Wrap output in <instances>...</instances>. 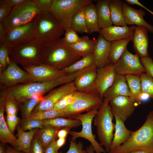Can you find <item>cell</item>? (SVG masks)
<instances>
[{
  "instance_id": "31",
  "label": "cell",
  "mask_w": 153,
  "mask_h": 153,
  "mask_svg": "<svg viewBox=\"0 0 153 153\" xmlns=\"http://www.w3.org/2000/svg\"><path fill=\"white\" fill-rule=\"evenodd\" d=\"M81 38L78 42L67 46L82 57L93 54L96 40L91 39L87 35Z\"/></svg>"
},
{
  "instance_id": "2",
  "label": "cell",
  "mask_w": 153,
  "mask_h": 153,
  "mask_svg": "<svg viewBox=\"0 0 153 153\" xmlns=\"http://www.w3.org/2000/svg\"><path fill=\"white\" fill-rule=\"evenodd\" d=\"M42 44V63L62 70L82 57L65 44L62 38Z\"/></svg>"
},
{
  "instance_id": "21",
  "label": "cell",
  "mask_w": 153,
  "mask_h": 153,
  "mask_svg": "<svg viewBox=\"0 0 153 153\" xmlns=\"http://www.w3.org/2000/svg\"><path fill=\"white\" fill-rule=\"evenodd\" d=\"M111 43L100 34L96 40L93 54L95 64L97 68L108 64Z\"/></svg>"
},
{
  "instance_id": "22",
  "label": "cell",
  "mask_w": 153,
  "mask_h": 153,
  "mask_svg": "<svg viewBox=\"0 0 153 153\" xmlns=\"http://www.w3.org/2000/svg\"><path fill=\"white\" fill-rule=\"evenodd\" d=\"M133 26H111L100 29L98 33L106 40L112 42L132 37Z\"/></svg>"
},
{
  "instance_id": "24",
  "label": "cell",
  "mask_w": 153,
  "mask_h": 153,
  "mask_svg": "<svg viewBox=\"0 0 153 153\" xmlns=\"http://www.w3.org/2000/svg\"><path fill=\"white\" fill-rule=\"evenodd\" d=\"M5 111V98L0 96V140L4 144L8 143L15 147L18 144L17 139L10 131L6 122L4 116Z\"/></svg>"
},
{
  "instance_id": "54",
  "label": "cell",
  "mask_w": 153,
  "mask_h": 153,
  "mask_svg": "<svg viewBox=\"0 0 153 153\" xmlns=\"http://www.w3.org/2000/svg\"><path fill=\"white\" fill-rule=\"evenodd\" d=\"M125 1L129 4L132 5H137L145 9L147 11L149 10V9L142 4L138 0H125Z\"/></svg>"
},
{
  "instance_id": "15",
  "label": "cell",
  "mask_w": 153,
  "mask_h": 153,
  "mask_svg": "<svg viewBox=\"0 0 153 153\" xmlns=\"http://www.w3.org/2000/svg\"><path fill=\"white\" fill-rule=\"evenodd\" d=\"M30 75L33 82H46L57 79L67 74L62 70L42 64L24 67Z\"/></svg>"
},
{
  "instance_id": "45",
  "label": "cell",
  "mask_w": 153,
  "mask_h": 153,
  "mask_svg": "<svg viewBox=\"0 0 153 153\" xmlns=\"http://www.w3.org/2000/svg\"><path fill=\"white\" fill-rule=\"evenodd\" d=\"M35 6L41 13L49 12L53 0H32Z\"/></svg>"
},
{
  "instance_id": "25",
  "label": "cell",
  "mask_w": 153,
  "mask_h": 153,
  "mask_svg": "<svg viewBox=\"0 0 153 153\" xmlns=\"http://www.w3.org/2000/svg\"><path fill=\"white\" fill-rule=\"evenodd\" d=\"M114 116L116 121L115 132L110 150L118 147L126 143L129 138L131 131L126 127L124 122L119 117L116 115L114 114Z\"/></svg>"
},
{
  "instance_id": "37",
  "label": "cell",
  "mask_w": 153,
  "mask_h": 153,
  "mask_svg": "<svg viewBox=\"0 0 153 153\" xmlns=\"http://www.w3.org/2000/svg\"><path fill=\"white\" fill-rule=\"evenodd\" d=\"M95 64L93 54L84 57L69 67L62 70L67 74L77 72Z\"/></svg>"
},
{
  "instance_id": "33",
  "label": "cell",
  "mask_w": 153,
  "mask_h": 153,
  "mask_svg": "<svg viewBox=\"0 0 153 153\" xmlns=\"http://www.w3.org/2000/svg\"><path fill=\"white\" fill-rule=\"evenodd\" d=\"M123 2L120 0H110L109 6L111 20L113 24L116 26H127L123 12Z\"/></svg>"
},
{
  "instance_id": "39",
  "label": "cell",
  "mask_w": 153,
  "mask_h": 153,
  "mask_svg": "<svg viewBox=\"0 0 153 153\" xmlns=\"http://www.w3.org/2000/svg\"><path fill=\"white\" fill-rule=\"evenodd\" d=\"M71 27L76 32L89 34L83 9L77 12L73 16Z\"/></svg>"
},
{
  "instance_id": "1",
  "label": "cell",
  "mask_w": 153,
  "mask_h": 153,
  "mask_svg": "<svg viewBox=\"0 0 153 153\" xmlns=\"http://www.w3.org/2000/svg\"><path fill=\"white\" fill-rule=\"evenodd\" d=\"M77 72L69 73L55 80L46 82H34L20 84L1 90L0 95H11L18 103L38 95H43L63 84L73 81Z\"/></svg>"
},
{
  "instance_id": "18",
  "label": "cell",
  "mask_w": 153,
  "mask_h": 153,
  "mask_svg": "<svg viewBox=\"0 0 153 153\" xmlns=\"http://www.w3.org/2000/svg\"><path fill=\"white\" fill-rule=\"evenodd\" d=\"M114 114L125 122L133 113L136 107L130 97L119 96L109 101Z\"/></svg>"
},
{
  "instance_id": "30",
  "label": "cell",
  "mask_w": 153,
  "mask_h": 153,
  "mask_svg": "<svg viewBox=\"0 0 153 153\" xmlns=\"http://www.w3.org/2000/svg\"><path fill=\"white\" fill-rule=\"evenodd\" d=\"M132 39L131 37L111 42L108 64L114 65L117 62L127 49L128 44Z\"/></svg>"
},
{
  "instance_id": "3",
  "label": "cell",
  "mask_w": 153,
  "mask_h": 153,
  "mask_svg": "<svg viewBox=\"0 0 153 153\" xmlns=\"http://www.w3.org/2000/svg\"><path fill=\"white\" fill-rule=\"evenodd\" d=\"M141 150L153 153V110L150 112L143 125L131 131L130 136L125 143L110 150L109 153H128Z\"/></svg>"
},
{
  "instance_id": "35",
  "label": "cell",
  "mask_w": 153,
  "mask_h": 153,
  "mask_svg": "<svg viewBox=\"0 0 153 153\" xmlns=\"http://www.w3.org/2000/svg\"><path fill=\"white\" fill-rule=\"evenodd\" d=\"M42 121L44 126H52L61 128H67L70 129L73 128L77 127L81 124L79 120L61 117Z\"/></svg>"
},
{
  "instance_id": "6",
  "label": "cell",
  "mask_w": 153,
  "mask_h": 153,
  "mask_svg": "<svg viewBox=\"0 0 153 153\" xmlns=\"http://www.w3.org/2000/svg\"><path fill=\"white\" fill-rule=\"evenodd\" d=\"M92 3L91 0H53L49 12L65 30L71 27L74 15Z\"/></svg>"
},
{
  "instance_id": "5",
  "label": "cell",
  "mask_w": 153,
  "mask_h": 153,
  "mask_svg": "<svg viewBox=\"0 0 153 153\" xmlns=\"http://www.w3.org/2000/svg\"><path fill=\"white\" fill-rule=\"evenodd\" d=\"M9 50L11 58L23 68L42 64V44L35 38L9 48Z\"/></svg>"
},
{
  "instance_id": "43",
  "label": "cell",
  "mask_w": 153,
  "mask_h": 153,
  "mask_svg": "<svg viewBox=\"0 0 153 153\" xmlns=\"http://www.w3.org/2000/svg\"><path fill=\"white\" fill-rule=\"evenodd\" d=\"M19 125L24 131L31 130L34 129H41L43 127L42 120H22Z\"/></svg>"
},
{
  "instance_id": "13",
  "label": "cell",
  "mask_w": 153,
  "mask_h": 153,
  "mask_svg": "<svg viewBox=\"0 0 153 153\" xmlns=\"http://www.w3.org/2000/svg\"><path fill=\"white\" fill-rule=\"evenodd\" d=\"M37 19L6 32L3 44L11 48L35 38L34 28Z\"/></svg>"
},
{
  "instance_id": "57",
  "label": "cell",
  "mask_w": 153,
  "mask_h": 153,
  "mask_svg": "<svg viewBox=\"0 0 153 153\" xmlns=\"http://www.w3.org/2000/svg\"><path fill=\"white\" fill-rule=\"evenodd\" d=\"M86 150L88 153H94L95 152L93 147L91 144L87 147Z\"/></svg>"
},
{
  "instance_id": "11",
  "label": "cell",
  "mask_w": 153,
  "mask_h": 153,
  "mask_svg": "<svg viewBox=\"0 0 153 153\" xmlns=\"http://www.w3.org/2000/svg\"><path fill=\"white\" fill-rule=\"evenodd\" d=\"M32 82L30 75L11 58L7 67L0 75L1 90Z\"/></svg>"
},
{
  "instance_id": "46",
  "label": "cell",
  "mask_w": 153,
  "mask_h": 153,
  "mask_svg": "<svg viewBox=\"0 0 153 153\" xmlns=\"http://www.w3.org/2000/svg\"><path fill=\"white\" fill-rule=\"evenodd\" d=\"M57 153H63L58 152ZM65 153H88L86 150L83 149L82 143L80 141L76 143L75 141H70V145L68 151Z\"/></svg>"
},
{
  "instance_id": "50",
  "label": "cell",
  "mask_w": 153,
  "mask_h": 153,
  "mask_svg": "<svg viewBox=\"0 0 153 153\" xmlns=\"http://www.w3.org/2000/svg\"><path fill=\"white\" fill-rule=\"evenodd\" d=\"M25 0H1L0 3H4L13 8L20 4Z\"/></svg>"
},
{
  "instance_id": "49",
  "label": "cell",
  "mask_w": 153,
  "mask_h": 153,
  "mask_svg": "<svg viewBox=\"0 0 153 153\" xmlns=\"http://www.w3.org/2000/svg\"><path fill=\"white\" fill-rule=\"evenodd\" d=\"M12 8L6 4L0 3V23L3 22L10 13Z\"/></svg>"
},
{
  "instance_id": "32",
  "label": "cell",
  "mask_w": 153,
  "mask_h": 153,
  "mask_svg": "<svg viewBox=\"0 0 153 153\" xmlns=\"http://www.w3.org/2000/svg\"><path fill=\"white\" fill-rule=\"evenodd\" d=\"M89 34L98 32L100 28L99 26L97 14L95 5L92 3L83 9Z\"/></svg>"
},
{
  "instance_id": "10",
  "label": "cell",
  "mask_w": 153,
  "mask_h": 153,
  "mask_svg": "<svg viewBox=\"0 0 153 153\" xmlns=\"http://www.w3.org/2000/svg\"><path fill=\"white\" fill-rule=\"evenodd\" d=\"M98 109H95L84 114H80L74 119L79 120L82 128L80 132L71 130L69 134L72 137L71 140L75 141L78 138L81 137L88 141L92 145L96 153H105L106 152L100 143L95 140L96 135L92 133V123L94 118L97 114Z\"/></svg>"
},
{
  "instance_id": "44",
  "label": "cell",
  "mask_w": 153,
  "mask_h": 153,
  "mask_svg": "<svg viewBox=\"0 0 153 153\" xmlns=\"http://www.w3.org/2000/svg\"><path fill=\"white\" fill-rule=\"evenodd\" d=\"M62 39L65 44L69 45L78 42L80 41L81 38L78 36L76 32L71 27L65 30L64 37Z\"/></svg>"
},
{
  "instance_id": "60",
  "label": "cell",
  "mask_w": 153,
  "mask_h": 153,
  "mask_svg": "<svg viewBox=\"0 0 153 153\" xmlns=\"http://www.w3.org/2000/svg\"><path fill=\"white\" fill-rule=\"evenodd\" d=\"M148 11L153 15V12L150 10H149Z\"/></svg>"
},
{
  "instance_id": "48",
  "label": "cell",
  "mask_w": 153,
  "mask_h": 153,
  "mask_svg": "<svg viewBox=\"0 0 153 153\" xmlns=\"http://www.w3.org/2000/svg\"><path fill=\"white\" fill-rule=\"evenodd\" d=\"M141 62L144 67L146 73L153 78V60L149 56L140 58Z\"/></svg>"
},
{
  "instance_id": "19",
  "label": "cell",
  "mask_w": 153,
  "mask_h": 153,
  "mask_svg": "<svg viewBox=\"0 0 153 153\" xmlns=\"http://www.w3.org/2000/svg\"><path fill=\"white\" fill-rule=\"evenodd\" d=\"M132 41L135 54L140 58L149 56L148 52V30L141 26L133 25Z\"/></svg>"
},
{
  "instance_id": "59",
  "label": "cell",
  "mask_w": 153,
  "mask_h": 153,
  "mask_svg": "<svg viewBox=\"0 0 153 153\" xmlns=\"http://www.w3.org/2000/svg\"><path fill=\"white\" fill-rule=\"evenodd\" d=\"M128 153H148V152L146 151H144L143 150H138L133 151L131 152H129Z\"/></svg>"
},
{
  "instance_id": "20",
  "label": "cell",
  "mask_w": 153,
  "mask_h": 153,
  "mask_svg": "<svg viewBox=\"0 0 153 153\" xmlns=\"http://www.w3.org/2000/svg\"><path fill=\"white\" fill-rule=\"evenodd\" d=\"M122 8L127 24L143 26L146 27L150 32L153 33V26L147 23L143 18L146 14L144 10L135 9L124 2Z\"/></svg>"
},
{
  "instance_id": "29",
  "label": "cell",
  "mask_w": 153,
  "mask_h": 153,
  "mask_svg": "<svg viewBox=\"0 0 153 153\" xmlns=\"http://www.w3.org/2000/svg\"><path fill=\"white\" fill-rule=\"evenodd\" d=\"M125 76L131 93L130 97L136 106H137L141 103V97L143 94L140 77L131 74Z\"/></svg>"
},
{
  "instance_id": "42",
  "label": "cell",
  "mask_w": 153,
  "mask_h": 153,
  "mask_svg": "<svg viewBox=\"0 0 153 153\" xmlns=\"http://www.w3.org/2000/svg\"><path fill=\"white\" fill-rule=\"evenodd\" d=\"M9 47L3 44H0V75L8 66L10 59Z\"/></svg>"
},
{
  "instance_id": "56",
  "label": "cell",
  "mask_w": 153,
  "mask_h": 153,
  "mask_svg": "<svg viewBox=\"0 0 153 153\" xmlns=\"http://www.w3.org/2000/svg\"><path fill=\"white\" fill-rule=\"evenodd\" d=\"M6 153H22L20 151H18L15 148L10 147L7 146L6 148Z\"/></svg>"
},
{
  "instance_id": "12",
  "label": "cell",
  "mask_w": 153,
  "mask_h": 153,
  "mask_svg": "<svg viewBox=\"0 0 153 153\" xmlns=\"http://www.w3.org/2000/svg\"><path fill=\"white\" fill-rule=\"evenodd\" d=\"M114 65L116 73L118 75L125 76L131 74L140 76L143 73H146L139 57L127 49Z\"/></svg>"
},
{
  "instance_id": "17",
  "label": "cell",
  "mask_w": 153,
  "mask_h": 153,
  "mask_svg": "<svg viewBox=\"0 0 153 153\" xmlns=\"http://www.w3.org/2000/svg\"><path fill=\"white\" fill-rule=\"evenodd\" d=\"M116 75L113 64H108L97 69L95 89L102 99L105 93L112 84Z\"/></svg>"
},
{
  "instance_id": "26",
  "label": "cell",
  "mask_w": 153,
  "mask_h": 153,
  "mask_svg": "<svg viewBox=\"0 0 153 153\" xmlns=\"http://www.w3.org/2000/svg\"><path fill=\"white\" fill-rule=\"evenodd\" d=\"M5 99V111L7 114V123L10 126L17 125L20 120L17 114L19 110V103L11 95H0Z\"/></svg>"
},
{
  "instance_id": "23",
  "label": "cell",
  "mask_w": 153,
  "mask_h": 153,
  "mask_svg": "<svg viewBox=\"0 0 153 153\" xmlns=\"http://www.w3.org/2000/svg\"><path fill=\"white\" fill-rule=\"evenodd\" d=\"M131 95L125 76L116 74L112 85L104 94L103 98L109 101L119 96Z\"/></svg>"
},
{
  "instance_id": "4",
  "label": "cell",
  "mask_w": 153,
  "mask_h": 153,
  "mask_svg": "<svg viewBox=\"0 0 153 153\" xmlns=\"http://www.w3.org/2000/svg\"><path fill=\"white\" fill-rule=\"evenodd\" d=\"M114 117L109 105V100L104 99L93 120L100 144L104 146L106 152H109L110 150L113 138L115 124L112 120Z\"/></svg>"
},
{
  "instance_id": "41",
  "label": "cell",
  "mask_w": 153,
  "mask_h": 153,
  "mask_svg": "<svg viewBox=\"0 0 153 153\" xmlns=\"http://www.w3.org/2000/svg\"><path fill=\"white\" fill-rule=\"evenodd\" d=\"M142 93L147 94L153 99V78L146 73L140 76Z\"/></svg>"
},
{
  "instance_id": "53",
  "label": "cell",
  "mask_w": 153,
  "mask_h": 153,
  "mask_svg": "<svg viewBox=\"0 0 153 153\" xmlns=\"http://www.w3.org/2000/svg\"><path fill=\"white\" fill-rule=\"evenodd\" d=\"M3 22L0 23V44H3L6 34Z\"/></svg>"
},
{
  "instance_id": "36",
  "label": "cell",
  "mask_w": 153,
  "mask_h": 153,
  "mask_svg": "<svg viewBox=\"0 0 153 153\" xmlns=\"http://www.w3.org/2000/svg\"><path fill=\"white\" fill-rule=\"evenodd\" d=\"M44 96L42 95H38L33 96L31 98L19 103L22 120H26L30 116L35 107L43 100Z\"/></svg>"
},
{
  "instance_id": "34",
  "label": "cell",
  "mask_w": 153,
  "mask_h": 153,
  "mask_svg": "<svg viewBox=\"0 0 153 153\" xmlns=\"http://www.w3.org/2000/svg\"><path fill=\"white\" fill-rule=\"evenodd\" d=\"M62 128L52 126H44L37 130L35 135L43 145L45 150L54 139L58 131Z\"/></svg>"
},
{
  "instance_id": "51",
  "label": "cell",
  "mask_w": 153,
  "mask_h": 153,
  "mask_svg": "<svg viewBox=\"0 0 153 153\" xmlns=\"http://www.w3.org/2000/svg\"><path fill=\"white\" fill-rule=\"evenodd\" d=\"M66 138H59L55 140L54 146V149L56 152H58L59 149L65 144Z\"/></svg>"
},
{
  "instance_id": "8",
  "label": "cell",
  "mask_w": 153,
  "mask_h": 153,
  "mask_svg": "<svg viewBox=\"0 0 153 153\" xmlns=\"http://www.w3.org/2000/svg\"><path fill=\"white\" fill-rule=\"evenodd\" d=\"M41 13L32 0H25L12 8L3 22L6 32L37 20Z\"/></svg>"
},
{
  "instance_id": "58",
  "label": "cell",
  "mask_w": 153,
  "mask_h": 153,
  "mask_svg": "<svg viewBox=\"0 0 153 153\" xmlns=\"http://www.w3.org/2000/svg\"><path fill=\"white\" fill-rule=\"evenodd\" d=\"M2 143L0 144V153H6V149Z\"/></svg>"
},
{
  "instance_id": "55",
  "label": "cell",
  "mask_w": 153,
  "mask_h": 153,
  "mask_svg": "<svg viewBox=\"0 0 153 153\" xmlns=\"http://www.w3.org/2000/svg\"><path fill=\"white\" fill-rule=\"evenodd\" d=\"M56 137H55L51 143L49 145L46 149L45 153H57L54 148V143L56 140Z\"/></svg>"
},
{
  "instance_id": "14",
  "label": "cell",
  "mask_w": 153,
  "mask_h": 153,
  "mask_svg": "<svg viewBox=\"0 0 153 153\" xmlns=\"http://www.w3.org/2000/svg\"><path fill=\"white\" fill-rule=\"evenodd\" d=\"M75 91L73 81L61 85L52 90L44 96L43 100L35 107L32 112L51 109L63 97Z\"/></svg>"
},
{
  "instance_id": "16",
  "label": "cell",
  "mask_w": 153,
  "mask_h": 153,
  "mask_svg": "<svg viewBox=\"0 0 153 153\" xmlns=\"http://www.w3.org/2000/svg\"><path fill=\"white\" fill-rule=\"evenodd\" d=\"M97 69L94 64L77 72L73 81L76 91L86 92L95 90Z\"/></svg>"
},
{
  "instance_id": "52",
  "label": "cell",
  "mask_w": 153,
  "mask_h": 153,
  "mask_svg": "<svg viewBox=\"0 0 153 153\" xmlns=\"http://www.w3.org/2000/svg\"><path fill=\"white\" fill-rule=\"evenodd\" d=\"M70 129L67 128H63L61 129L58 132L57 137L58 138L67 137V135L69 133Z\"/></svg>"
},
{
  "instance_id": "47",
  "label": "cell",
  "mask_w": 153,
  "mask_h": 153,
  "mask_svg": "<svg viewBox=\"0 0 153 153\" xmlns=\"http://www.w3.org/2000/svg\"><path fill=\"white\" fill-rule=\"evenodd\" d=\"M45 152L42 144L35 135L32 142L30 153H45Z\"/></svg>"
},
{
  "instance_id": "38",
  "label": "cell",
  "mask_w": 153,
  "mask_h": 153,
  "mask_svg": "<svg viewBox=\"0 0 153 153\" xmlns=\"http://www.w3.org/2000/svg\"><path fill=\"white\" fill-rule=\"evenodd\" d=\"M61 117H65L63 109L59 110L50 109L32 112L29 117L27 119L42 120Z\"/></svg>"
},
{
  "instance_id": "28",
  "label": "cell",
  "mask_w": 153,
  "mask_h": 153,
  "mask_svg": "<svg viewBox=\"0 0 153 153\" xmlns=\"http://www.w3.org/2000/svg\"><path fill=\"white\" fill-rule=\"evenodd\" d=\"M17 131V145L14 148L19 151L25 153H30V149L32 140L38 129H34L28 131L23 130L18 125Z\"/></svg>"
},
{
  "instance_id": "7",
  "label": "cell",
  "mask_w": 153,
  "mask_h": 153,
  "mask_svg": "<svg viewBox=\"0 0 153 153\" xmlns=\"http://www.w3.org/2000/svg\"><path fill=\"white\" fill-rule=\"evenodd\" d=\"M65 32L63 27L49 12L41 13L36 21L35 37L42 43L60 39Z\"/></svg>"
},
{
  "instance_id": "9",
  "label": "cell",
  "mask_w": 153,
  "mask_h": 153,
  "mask_svg": "<svg viewBox=\"0 0 153 153\" xmlns=\"http://www.w3.org/2000/svg\"><path fill=\"white\" fill-rule=\"evenodd\" d=\"M102 99L95 90L81 92L77 99L72 104L63 109L65 117L74 119L83 112L99 109L102 103Z\"/></svg>"
},
{
  "instance_id": "27",
  "label": "cell",
  "mask_w": 153,
  "mask_h": 153,
  "mask_svg": "<svg viewBox=\"0 0 153 153\" xmlns=\"http://www.w3.org/2000/svg\"><path fill=\"white\" fill-rule=\"evenodd\" d=\"M110 0H99L95 5L100 29L112 26L109 6Z\"/></svg>"
},
{
  "instance_id": "40",
  "label": "cell",
  "mask_w": 153,
  "mask_h": 153,
  "mask_svg": "<svg viewBox=\"0 0 153 153\" xmlns=\"http://www.w3.org/2000/svg\"><path fill=\"white\" fill-rule=\"evenodd\" d=\"M80 94V92L75 91L67 94L60 100L51 109L59 110L66 107L75 101Z\"/></svg>"
}]
</instances>
